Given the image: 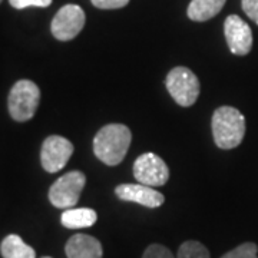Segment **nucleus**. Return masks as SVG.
<instances>
[{
  "instance_id": "412c9836",
  "label": "nucleus",
  "mask_w": 258,
  "mask_h": 258,
  "mask_svg": "<svg viewBox=\"0 0 258 258\" xmlns=\"http://www.w3.org/2000/svg\"><path fill=\"white\" fill-rule=\"evenodd\" d=\"M42 258H52V257H42Z\"/></svg>"
},
{
  "instance_id": "4be33fe9",
  "label": "nucleus",
  "mask_w": 258,
  "mask_h": 258,
  "mask_svg": "<svg viewBox=\"0 0 258 258\" xmlns=\"http://www.w3.org/2000/svg\"><path fill=\"white\" fill-rule=\"evenodd\" d=\"M0 3H2V0H0Z\"/></svg>"
},
{
  "instance_id": "0eeeda50",
  "label": "nucleus",
  "mask_w": 258,
  "mask_h": 258,
  "mask_svg": "<svg viewBox=\"0 0 258 258\" xmlns=\"http://www.w3.org/2000/svg\"><path fill=\"white\" fill-rule=\"evenodd\" d=\"M134 176L139 184L155 188L168 182L169 169L162 158L152 152H147L139 155L134 162Z\"/></svg>"
},
{
  "instance_id": "aec40b11",
  "label": "nucleus",
  "mask_w": 258,
  "mask_h": 258,
  "mask_svg": "<svg viewBox=\"0 0 258 258\" xmlns=\"http://www.w3.org/2000/svg\"><path fill=\"white\" fill-rule=\"evenodd\" d=\"M241 6L245 15L258 25V0H241Z\"/></svg>"
},
{
  "instance_id": "423d86ee",
  "label": "nucleus",
  "mask_w": 258,
  "mask_h": 258,
  "mask_svg": "<svg viewBox=\"0 0 258 258\" xmlns=\"http://www.w3.org/2000/svg\"><path fill=\"white\" fill-rule=\"evenodd\" d=\"M85 12L78 5H64L55 15L50 23L52 35L57 40H72L82 32L85 26Z\"/></svg>"
},
{
  "instance_id": "dca6fc26",
  "label": "nucleus",
  "mask_w": 258,
  "mask_h": 258,
  "mask_svg": "<svg viewBox=\"0 0 258 258\" xmlns=\"http://www.w3.org/2000/svg\"><path fill=\"white\" fill-rule=\"evenodd\" d=\"M258 247L254 242H244L237 248L231 249L221 258H258Z\"/></svg>"
},
{
  "instance_id": "7ed1b4c3",
  "label": "nucleus",
  "mask_w": 258,
  "mask_h": 258,
  "mask_svg": "<svg viewBox=\"0 0 258 258\" xmlns=\"http://www.w3.org/2000/svg\"><path fill=\"white\" fill-rule=\"evenodd\" d=\"M40 102V89L36 83L22 79L12 86L8 99L10 116L18 122H26L35 116Z\"/></svg>"
},
{
  "instance_id": "20e7f679",
  "label": "nucleus",
  "mask_w": 258,
  "mask_h": 258,
  "mask_svg": "<svg viewBox=\"0 0 258 258\" xmlns=\"http://www.w3.org/2000/svg\"><path fill=\"white\" fill-rule=\"evenodd\" d=\"M166 89L179 106H191L200 96V81L191 69L176 66L165 79Z\"/></svg>"
},
{
  "instance_id": "4468645a",
  "label": "nucleus",
  "mask_w": 258,
  "mask_h": 258,
  "mask_svg": "<svg viewBox=\"0 0 258 258\" xmlns=\"http://www.w3.org/2000/svg\"><path fill=\"white\" fill-rule=\"evenodd\" d=\"M3 258H36V252L16 234H10L0 244Z\"/></svg>"
},
{
  "instance_id": "f3484780",
  "label": "nucleus",
  "mask_w": 258,
  "mask_h": 258,
  "mask_svg": "<svg viewBox=\"0 0 258 258\" xmlns=\"http://www.w3.org/2000/svg\"><path fill=\"white\" fill-rule=\"evenodd\" d=\"M142 258H174L172 252L169 249L164 247V245H159V244H152L149 245Z\"/></svg>"
},
{
  "instance_id": "a211bd4d",
  "label": "nucleus",
  "mask_w": 258,
  "mask_h": 258,
  "mask_svg": "<svg viewBox=\"0 0 258 258\" xmlns=\"http://www.w3.org/2000/svg\"><path fill=\"white\" fill-rule=\"evenodd\" d=\"M15 9H26V8H47L52 0H9Z\"/></svg>"
},
{
  "instance_id": "9b49d317",
  "label": "nucleus",
  "mask_w": 258,
  "mask_h": 258,
  "mask_svg": "<svg viewBox=\"0 0 258 258\" xmlns=\"http://www.w3.org/2000/svg\"><path fill=\"white\" fill-rule=\"evenodd\" d=\"M68 258H102V244L95 237L86 234L72 235L64 247Z\"/></svg>"
},
{
  "instance_id": "2eb2a0df",
  "label": "nucleus",
  "mask_w": 258,
  "mask_h": 258,
  "mask_svg": "<svg viewBox=\"0 0 258 258\" xmlns=\"http://www.w3.org/2000/svg\"><path fill=\"white\" fill-rule=\"evenodd\" d=\"M176 258H210V252L198 241H185L178 249Z\"/></svg>"
},
{
  "instance_id": "f257e3e1",
  "label": "nucleus",
  "mask_w": 258,
  "mask_h": 258,
  "mask_svg": "<svg viewBox=\"0 0 258 258\" xmlns=\"http://www.w3.org/2000/svg\"><path fill=\"white\" fill-rule=\"evenodd\" d=\"M132 141L131 129L122 123H109L93 138V152L105 165L115 166L123 161Z\"/></svg>"
},
{
  "instance_id": "1a4fd4ad",
  "label": "nucleus",
  "mask_w": 258,
  "mask_h": 258,
  "mask_svg": "<svg viewBox=\"0 0 258 258\" xmlns=\"http://www.w3.org/2000/svg\"><path fill=\"white\" fill-rule=\"evenodd\" d=\"M225 40L231 53L245 56L252 47V32L248 25L237 15H230L224 22Z\"/></svg>"
},
{
  "instance_id": "6e6552de",
  "label": "nucleus",
  "mask_w": 258,
  "mask_h": 258,
  "mask_svg": "<svg viewBox=\"0 0 258 258\" xmlns=\"http://www.w3.org/2000/svg\"><path fill=\"white\" fill-rule=\"evenodd\" d=\"M72 154H74V144L69 139L59 135H50L45 139L42 145L40 162L45 171L55 174L64 168Z\"/></svg>"
},
{
  "instance_id": "f8f14e48",
  "label": "nucleus",
  "mask_w": 258,
  "mask_h": 258,
  "mask_svg": "<svg viewBox=\"0 0 258 258\" xmlns=\"http://www.w3.org/2000/svg\"><path fill=\"white\" fill-rule=\"evenodd\" d=\"M225 2L227 0H191L186 15L194 22H207L221 12Z\"/></svg>"
},
{
  "instance_id": "6ab92c4d",
  "label": "nucleus",
  "mask_w": 258,
  "mask_h": 258,
  "mask_svg": "<svg viewBox=\"0 0 258 258\" xmlns=\"http://www.w3.org/2000/svg\"><path fill=\"white\" fill-rule=\"evenodd\" d=\"M92 5L98 9H120V8H125L129 3V0H91Z\"/></svg>"
},
{
  "instance_id": "f03ea898",
  "label": "nucleus",
  "mask_w": 258,
  "mask_h": 258,
  "mask_svg": "<svg viewBox=\"0 0 258 258\" xmlns=\"http://www.w3.org/2000/svg\"><path fill=\"white\" fill-rule=\"evenodd\" d=\"M211 128L215 145L221 149H232L244 139L245 118L237 108L221 106L212 115Z\"/></svg>"
},
{
  "instance_id": "9d476101",
  "label": "nucleus",
  "mask_w": 258,
  "mask_h": 258,
  "mask_svg": "<svg viewBox=\"0 0 258 258\" xmlns=\"http://www.w3.org/2000/svg\"><path fill=\"white\" fill-rule=\"evenodd\" d=\"M115 194L122 201L141 204L148 208H158L165 201L164 195L158 192L157 189H154L152 186H148V185L139 184V182L138 184L118 185L115 189Z\"/></svg>"
},
{
  "instance_id": "39448f33",
  "label": "nucleus",
  "mask_w": 258,
  "mask_h": 258,
  "mask_svg": "<svg viewBox=\"0 0 258 258\" xmlns=\"http://www.w3.org/2000/svg\"><path fill=\"white\" fill-rule=\"evenodd\" d=\"M86 184V176L81 171H71L62 175L49 189V201L56 208H74Z\"/></svg>"
},
{
  "instance_id": "ddd939ff",
  "label": "nucleus",
  "mask_w": 258,
  "mask_h": 258,
  "mask_svg": "<svg viewBox=\"0 0 258 258\" xmlns=\"http://www.w3.org/2000/svg\"><path fill=\"white\" fill-rule=\"evenodd\" d=\"M98 220L96 212L91 208H68L60 217V222L64 228L79 230L89 228Z\"/></svg>"
}]
</instances>
